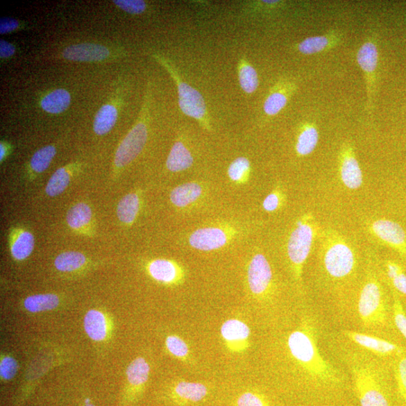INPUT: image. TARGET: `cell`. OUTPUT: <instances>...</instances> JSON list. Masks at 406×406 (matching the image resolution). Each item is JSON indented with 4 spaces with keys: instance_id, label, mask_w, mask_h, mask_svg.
Here are the masks:
<instances>
[{
    "instance_id": "1",
    "label": "cell",
    "mask_w": 406,
    "mask_h": 406,
    "mask_svg": "<svg viewBox=\"0 0 406 406\" xmlns=\"http://www.w3.org/2000/svg\"><path fill=\"white\" fill-rule=\"evenodd\" d=\"M287 346L296 363L313 380L326 384L339 382L337 370L321 354L317 332L312 321H304L290 334Z\"/></svg>"
},
{
    "instance_id": "2",
    "label": "cell",
    "mask_w": 406,
    "mask_h": 406,
    "mask_svg": "<svg viewBox=\"0 0 406 406\" xmlns=\"http://www.w3.org/2000/svg\"><path fill=\"white\" fill-rule=\"evenodd\" d=\"M350 367L360 406H390L382 370L375 363L355 355Z\"/></svg>"
},
{
    "instance_id": "3",
    "label": "cell",
    "mask_w": 406,
    "mask_h": 406,
    "mask_svg": "<svg viewBox=\"0 0 406 406\" xmlns=\"http://www.w3.org/2000/svg\"><path fill=\"white\" fill-rule=\"evenodd\" d=\"M153 58L167 70L174 80L178 90V105L180 110L187 116L196 120L205 129L211 130L210 117L208 114L203 95L180 78L176 69L164 56L155 53L153 54Z\"/></svg>"
},
{
    "instance_id": "4",
    "label": "cell",
    "mask_w": 406,
    "mask_h": 406,
    "mask_svg": "<svg viewBox=\"0 0 406 406\" xmlns=\"http://www.w3.org/2000/svg\"><path fill=\"white\" fill-rule=\"evenodd\" d=\"M357 307L359 317L365 328L382 327L387 323V302L382 287L374 276L367 278L360 294Z\"/></svg>"
},
{
    "instance_id": "5",
    "label": "cell",
    "mask_w": 406,
    "mask_h": 406,
    "mask_svg": "<svg viewBox=\"0 0 406 406\" xmlns=\"http://www.w3.org/2000/svg\"><path fill=\"white\" fill-rule=\"evenodd\" d=\"M150 88L148 89L139 119L128 135L120 143L115 153V167L122 169L137 158L148 140L149 108L151 102Z\"/></svg>"
},
{
    "instance_id": "6",
    "label": "cell",
    "mask_w": 406,
    "mask_h": 406,
    "mask_svg": "<svg viewBox=\"0 0 406 406\" xmlns=\"http://www.w3.org/2000/svg\"><path fill=\"white\" fill-rule=\"evenodd\" d=\"M316 226L314 217L305 214L296 223L287 243V255L294 275L301 279L303 266L310 254L315 238Z\"/></svg>"
},
{
    "instance_id": "7",
    "label": "cell",
    "mask_w": 406,
    "mask_h": 406,
    "mask_svg": "<svg viewBox=\"0 0 406 406\" xmlns=\"http://www.w3.org/2000/svg\"><path fill=\"white\" fill-rule=\"evenodd\" d=\"M323 263L331 278L344 279L354 272L356 257L353 250L344 240L336 238L329 241L325 247Z\"/></svg>"
},
{
    "instance_id": "8",
    "label": "cell",
    "mask_w": 406,
    "mask_h": 406,
    "mask_svg": "<svg viewBox=\"0 0 406 406\" xmlns=\"http://www.w3.org/2000/svg\"><path fill=\"white\" fill-rule=\"evenodd\" d=\"M357 60L364 74L367 95L366 108L367 112H370L373 110L379 62V51L375 36H368L357 51Z\"/></svg>"
},
{
    "instance_id": "9",
    "label": "cell",
    "mask_w": 406,
    "mask_h": 406,
    "mask_svg": "<svg viewBox=\"0 0 406 406\" xmlns=\"http://www.w3.org/2000/svg\"><path fill=\"white\" fill-rule=\"evenodd\" d=\"M339 170L343 184L350 189H357L363 185V173L356 157L355 150L349 142L342 144L339 153Z\"/></svg>"
},
{
    "instance_id": "10",
    "label": "cell",
    "mask_w": 406,
    "mask_h": 406,
    "mask_svg": "<svg viewBox=\"0 0 406 406\" xmlns=\"http://www.w3.org/2000/svg\"><path fill=\"white\" fill-rule=\"evenodd\" d=\"M248 282L251 293L256 296H264L270 290L273 272L264 255L257 254L251 260L248 269Z\"/></svg>"
},
{
    "instance_id": "11",
    "label": "cell",
    "mask_w": 406,
    "mask_h": 406,
    "mask_svg": "<svg viewBox=\"0 0 406 406\" xmlns=\"http://www.w3.org/2000/svg\"><path fill=\"white\" fill-rule=\"evenodd\" d=\"M370 228L377 238L406 260V233L399 223L387 219H378Z\"/></svg>"
},
{
    "instance_id": "12",
    "label": "cell",
    "mask_w": 406,
    "mask_h": 406,
    "mask_svg": "<svg viewBox=\"0 0 406 406\" xmlns=\"http://www.w3.org/2000/svg\"><path fill=\"white\" fill-rule=\"evenodd\" d=\"M345 335L355 344L379 356H400L403 354L402 348L381 338L350 330L345 331Z\"/></svg>"
},
{
    "instance_id": "13",
    "label": "cell",
    "mask_w": 406,
    "mask_h": 406,
    "mask_svg": "<svg viewBox=\"0 0 406 406\" xmlns=\"http://www.w3.org/2000/svg\"><path fill=\"white\" fill-rule=\"evenodd\" d=\"M110 56V50L103 44L81 43L70 45L62 51V57L76 62H99Z\"/></svg>"
},
{
    "instance_id": "14",
    "label": "cell",
    "mask_w": 406,
    "mask_h": 406,
    "mask_svg": "<svg viewBox=\"0 0 406 406\" xmlns=\"http://www.w3.org/2000/svg\"><path fill=\"white\" fill-rule=\"evenodd\" d=\"M342 40L343 34L337 30H332L323 35L305 39L296 44V49L304 56H313L337 48Z\"/></svg>"
},
{
    "instance_id": "15",
    "label": "cell",
    "mask_w": 406,
    "mask_h": 406,
    "mask_svg": "<svg viewBox=\"0 0 406 406\" xmlns=\"http://www.w3.org/2000/svg\"><path fill=\"white\" fill-rule=\"evenodd\" d=\"M228 242V235L219 228H207L194 231L189 238L194 248L210 251L221 248Z\"/></svg>"
},
{
    "instance_id": "16",
    "label": "cell",
    "mask_w": 406,
    "mask_h": 406,
    "mask_svg": "<svg viewBox=\"0 0 406 406\" xmlns=\"http://www.w3.org/2000/svg\"><path fill=\"white\" fill-rule=\"evenodd\" d=\"M296 89V85L290 81H282V83L276 85L266 99L264 113L269 117H273L282 112Z\"/></svg>"
},
{
    "instance_id": "17",
    "label": "cell",
    "mask_w": 406,
    "mask_h": 406,
    "mask_svg": "<svg viewBox=\"0 0 406 406\" xmlns=\"http://www.w3.org/2000/svg\"><path fill=\"white\" fill-rule=\"evenodd\" d=\"M221 333L225 341L235 348L248 341L251 330L246 323L238 319H230L223 323Z\"/></svg>"
},
{
    "instance_id": "18",
    "label": "cell",
    "mask_w": 406,
    "mask_h": 406,
    "mask_svg": "<svg viewBox=\"0 0 406 406\" xmlns=\"http://www.w3.org/2000/svg\"><path fill=\"white\" fill-rule=\"evenodd\" d=\"M35 247L34 236L28 230L17 228L10 236V251L12 257L17 260H24L29 257Z\"/></svg>"
},
{
    "instance_id": "19",
    "label": "cell",
    "mask_w": 406,
    "mask_h": 406,
    "mask_svg": "<svg viewBox=\"0 0 406 406\" xmlns=\"http://www.w3.org/2000/svg\"><path fill=\"white\" fill-rule=\"evenodd\" d=\"M319 142V132L313 123H305L297 135L296 151L301 157L312 153Z\"/></svg>"
},
{
    "instance_id": "20",
    "label": "cell",
    "mask_w": 406,
    "mask_h": 406,
    "mask_svg": "<svg viewBox=\"0 0 406 406\" xmlns=\"http://www.w3.org/2000/svg\"><path fill=\"white\" fill-rule=\"evenodd\" d=\"M194 158L185 144L177 141L171 148L167 160V168L173 173L186 170L193 165Z\"/></svg>"
},
{
    "instance_id": "21",
    "label": "cell",
    "mask_w": 406,
    "mask_h": 406,
    "mask_svg": "<svg viewBox=\"0 0 406 406\" xmlns=\"http://www.w3.org/2000/svg\"><path fill=\"white\" fill-rule=\"evenodd\" d=\"M92 219V208L85 203L72 206L67 215V222L69 228L78 232L87 231Z\"/></svg>"
},
{
    "instance_id": "22",
    "label": "cell",
    "mask_w": 406,
    "mask_h": 406,
    "mask_svg": "<svg viewBox=\"0 0 406 406\" xmlns=\"http://www.w3.org/2000/svg\"><path fill=\"white\" fill-rule=\"evenodd\" d=\"M149 271L153 278L166 284L177 281L179 275L177 265L174 262L164 259L152 261L149 264Z\"/></svg>"
},
{
    "instance_id": "23",
    "label": "cell",
    "mask_w": 406,
    "mask_h": 406,
    "mask_svg": "<svg viewBox=\"0 0 406 406\" xmlns=\"http://www.w3.org/2000/svg\"><path fill=\"white\" fill-rule=\"evenodd\" d=\"M203 193L201 186L195 183L178 186L171 191L170 201L176 207L183 208L194 203Z\"/></svg>"
},
{
    "instance_id": "24",
    "label": "cell",
    "mask_w": 406,
    "mask_h": 406,
    "mask_svg": "<svg viewBox=\"0 0 406 406\" xmlns=\"http://www.w3.org/2000/svg\"><path fill=\"white\" fill-rule=\"evenodd\" d=\"M71 103L70 94L65 89H56L44 96L41 101L43 110L51 114L65 112Z\"/></svg>"
},
{
    "instance_id": "25",
    "label": "cell",
    "mask_w": 406,
    "mask_h": 406,
    "mask_svg": "<svg viewBox=\"0 0 406 406\" xmlns=\"http://www.w3.org/2000/svg\"><path fill=\"white\" fill-rule=\"evenodd\" d=\"M85 330L88 337L96 341L103 340L107 334V325L104 314L95 310H90L84 320Z\"/></svg>"
},
{
    "instance_id": "26",
    "label": "cell",
    "mask_w": 406,
    "mask_h": 406,
    "mask_svg": "<svg viewBox=\"0 0 406 406\" xmlns=\"http://www.w3.org/2000/svg\"><path fill=\"white\" fill-rule=\"evenodd\" d=\"M140 208L139 196L137 194H126L117 207V215L119 221L126 225L132 224L138 215Z\"/></svg>"
},
{
    "instance_id": "27",
    "label": "cell",
    "mask_w": 406,
    "mask_h": 406,
    "mask_svg": "<svg viewBox=\"0 0 406 406\" xmlns=\"http://www.w3.org/2000/svg\"><path fill=\"white\" fill-rule=\"evenodd\" d=\"M117 110L112 104H106L99 108L94 122V130L99 135H103L110 132L116 124Z\"/></svg>"
},
{
    "instance_id": "28",
    "label": "cell",
    "mask_w": 406,
    "mask_h": 406,
    "mask_svg": "<svg viewBox=\"0 0 406 406\" xmlns=\"http://www.w3.org/2000/svg\"><path fill=\"white\" fill-rule=\"evenodd\" d=\"M238 74L239 85L243 92L247 94H254L259 87L258 74L246 59H241Z\"/></svg>"
},
{
    "instance_id": "29",
    "label": "cell",
    "mask_w": 406,
    "mask_h": 406,
    "mask_svg": "<svg viewBox=\"0 0 406 406\" xmlns=\"http://www.w3.org/2000/svg\"><path fill=\"white\" fill-rule=\"evenodd\" d=\"M59 303V297L57 295L37 294L27 297L24 301V307L27 311L36 313L56 309Z\"/></svg>"
},
{
    "instance_id": "30",
    "label": "cell",
    "mask_w": 406,
    "mask_h": 406,
    "mask_svg": "<svg viewBox=\"0 0 406 406\" xmlns=\"http://www.w3.org/2000/svg\"><path fill=\"white\" fill-rule=\"evenodd\" d=\"M71 167H61L56 170L45 187V193L51 197L58 196L65 192L71 180Z\"/></svg>"
},
{
    "instance_id": "31",
    "label": "cell",
    "mask_w": 406,
    "mask_h": 406,
    "mask_svg": "<svg viewBox=\"0 0 406 406\" xmlns=\"http://www.w3.org/2000/svg\"><path fill=\"white\" fill-rule=\"evenodd\" d=\"M87 258L78 251L63 252L54 260V266L60 272H74L86 264Z\"/></svg>"
},
{
    "instance_id": "32",
    "label": "cell",
    "mask_w": 406,
    "mask_h": 406,
    "mask_svg": "<svg viewBox=\"0 0 406 406\" xmlns=\"http://www.w3.org/2000/svg\"><path fill=\"white\" fill-rule=\"evenodd\" d=\"M150 366L144 358L139 357L133 361L126 370L129 382L134 386L144 384L148 381Z\"/></svg>"
},
{
    "instance_id": "33",
    "label": "cell",
    "mask_w": 406,
    "mask_h": 406,
    "mask_svg": "<svg viewBox=\"0 0 406 406\" xmlns=\"http://www.w3.org/2000/svg\"><path fill=\"white\" fill-rule=\"evenodd\" d=\"M176 393L180 398L198 402L205 398L208 389L201 383L182 382L176 387Z\"/></svg>"
},
{
    "instance_id": "34",
    "label": "cell",
    "mask_w": 406,
    "mask_h": 406,
    "mask_svg": "<svg viewBox=\"0 0 406 406\" xmlns=\"http://www.w3.org/2000/svg\"><path fill=\"white\" fill-rule=\"evenodd\" d=\"M57 149L53 146L43 147L36 151L31 160V168L35 174H42L46 170L54 157H56Z\"/></svg>"
},
{
    "instance_id": "35",
    "label": "cell",
    "mask_w": 406,
    "mask_h": 406,
    "mask_svg": "<svg viewBox=\"0 0 406 406\" xmlns=\"http://www.w3.org/2000/svg\"><path fill=\"white\" fill-rule=\"evenodd\" d=\"M251 170L250 161L246 158H239L233 160L228 168V176L235 183H241L248 177Z\"/></svg>"
},
{
    "instance_id": "36",
    "label": "cell",
    "mask_w": 406,
    "mask_h": 406,
    "mask_svg": "<svg viewBox=\"0 0 406 406\" xmlns=\"http://www.w3.org/2000/svg\"><path fill=\"white\" fill-rule=\"evenodd\" d=\"M395 376L399 393L406 403V355L398 356L395 364Z\"/></svg>"
},
{
    "instance_id": "37",
    "label": "cell",
    "mask_w": 406,
    "mask_h": 406,
    "mask_svg": "<svg viewBox=\"0 0 406 406\" xmlns=\"http://www.w3.org/2000/svg\"><path fill=\"white\" fill-rule=\"evenodd\" d=\"M166 345L170 353L178 358L185 359L189 355V348L187 343L178 337H168Z\"/></svg>"
},
{
    "instance_id": "38",
    "label": "cell",
    "mask_w": 406,
    "mask_h": 406,
    "mask_svg": "<svg viewBox=\"0 0 406 406\" xmlns=\"http://www.w3.org/2000/svg\"><path fill=\"white\" fill-rule=\"evenodd\" d=\"M393 312L396 326L406 339V314L399 297L395 294L394 295Z\"/></svg>"
},
{
    "instance_id": "39",
    "label": "cell",
    "mask_w": 406,
    "mask_h": 406,
    "mask_svg": "<svg viewBox=\"0 0 406 406\" xmlns=\"http://www.w3.org/2000/svg\"><path fill=\"white\" fill-rule=\"evenodd\" d=\"M113 3L123 11L131 15H140L146 11L147 5L142 0H114Z\"/></svg>"
},
{
    "instance_id": "40",
    "label": "cell",
    "mask_w": 406,
    "mask_h": 406,
    "mask_svg": "<svg viewBox=\"0 0 406 406\" xmlns=\"http://www.w3.org/2000/svg\"><path fill=\"white\" fill-rule=\"evenodd\" d=\"M17 364L16 360L10 357H6L0 364V375L6 380L12 379L16 375Z\"/></svg>"
},
{
    "instance_id": "41",
    "label": "cell",
    "mask_w": 406,
    "mask_h": 406,
    "mask_svg": "<svg viewBox=\"0 0 406 406\" xmlns=\"http://www.w3.org/2000/svg\"><path fill=\"white\" fill-rule=\"evenodd\" d=\"M238 406H266L265 403L260 397L253 393H245L242 394L238 401Z\"/></svg>"
},
{
    "instance_id": "42",
    "label": "cell",
    "mask_w": 406,
    "mask_h": 406,
    "mask_svg": "<svg viewBox=\"0 0 406 406\" xmlns=\"http://www.w3.org/2000/svg\"><path fill=\"white\" fill-rule=\"evenodd\" d=\"M18 21L11 17H2L0 20V33L6 34L15 31L19 27Z\"/></svg>"
},
{
    "instance_id": "43",
    "label": "cell",
    "mask_w": 406,
    "mask_h": 406,
    "mask_svg": "<svg viewBox=\"0 0 406 406\" xmlns=\"http://www.w3.org/2000/svg\"><path fill=\"white\" fill-rule=\"evenodd\" d=\"M280 200L279 195L273 192L272 194H269L263 203L264 209L269 212H272L278 210V208L280 205Z\"/></svg>"
},
{
    "instance_id": "44",
    "label": "cell",
    "mask_w": 406,
    "mask_h": 406,
    "mask_svg": "<svg viewBox=\"0 0 406 406\" xmlns=\"http://www.w3.org/2000/svg\"><path fill=\"white\" fill-rule=\"evenodd\" d=\"M391 282L396 291L406 296V275L404 271L392 279Z\"/></svg>"
},
{
    "instance_id": "45",
    "label": "cell",
    "mask_w": 406,
    "mask_h": 406,
    "mask_svg": "<svg viewBox=\"0 0 406 406\" xmlns=\"http://www.w3.org/2000/svg\"><path fill=\"white\" fill-rule=\"evenodd\" d=\"M15 47L12 43L6 40H0V57L2 58H8L14 56Z\"/></svg>"
},
{
    "instance_id": "46",
    "label": "cell",
    "mask_w": 406,
    "mask_h": 406,
    "mask_svg": "<svg viewBox=\"0 0 406 406\" xmlns=\"http://www.w3.org/2000/svg\"><path fill=\"white\" fill-rule=\"evenodd\" d=\"M386 267L387 276L391 279V281L403 271V268L394 261H387Z\"/></svg>"
},
{
    "instance_id": "47",
    "label": "cell",
    "mask_w": 406,
    "mask_h": 406,
    "mask_svg": "<svg viewBox=\"0 0 406 406\" xmlns=\"http://www.w3.org/2000/svg\"><path fill=\"white\" fill-rule=\"evenodd\" d=\"M7 155V146L3 142L0 144V160L3 161Z\"/></svg>"
},
{
    "instance_id": "48",
    "label": "cell",
    "mask_w": 406,
    "mask_h": 406,
    "mask_svg": "<svg viewBox=\"0 0 406 406\" xmlns=\"http://www.w3.org/2000/svg\"><path fill=\"white\" fill-rule=\"evenodd\" d=\"M85 406H95L94 405L90 403L89 399H86Z\"/></svg>"
}]
</instances>
